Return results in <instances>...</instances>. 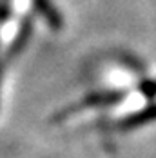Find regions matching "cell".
<instances>
[{
    "label": "cell",
    "instance_id": "obj_1",
    "mask_svg": "<svg viewBox=\"0 0 156 158\" xmlns=\"http://www.w3.org/2000/svg\"><path fill=\"white\" fill-rule=\"evenodd\" d=\"M125 93L124 91H98V93H91V95L84 96L78 104L64 109L60 113V116H67L71 113H76V111H84V109H91V107H107V106H113L120 100H124Z\"/></svg>",
    "mask_w": 156,
    "mask_h": 158
},
{
    "label": "cell",
    "instance_id": "obj_2",
    "mask_svg": "<svg viewBox=\"0 0 156 158\" xmlns=\"http://www.w3.org/2000/svg\"><path fill=\"white\" fill-rule=\"evenodd\" d=\"M33 6L38 11V15L47 22V26L51 29H62L64 18L60 15V11L53 6L51 0H33Z\"/></svg>",
    "mask_w": 156,
    "mask_h": 158
},
{
    "label": "cell",
    "instance_id": "obj_3",
    "mask_svg": "<svg viewBox=\"0 0 156 158\" xmlns=\"http://www.w3.org/2000/svg\"><path fill=\"white\" fill-rule=\"evenodd\" d=\"M31 33H33V20L29 16H26V18L22 20L20 27H18V33H16V36L13 38L11 46L7 48V56H9V58H11V56H16L18 53H22V49L27 46V42H29V38H31Z\"/></svg>",
    "mask_w": 156,
    "mask_h": 158
},
{
    "label": "cell",
    "instance_id": "obj_4",
    "mask_svg": "<svg viewBox=\"0 0 156 158\" xmlns=\"http://www.w3.org/2000/svg\"><path fill=\"white\" fill-rule=\"evenodd\" d=\"M153 120H156V104L147 106L145 109H140L136 113H133V114H129V116H125L118 124V127L120 129H134V127L143 126V124L153 122Z\"/></svg>",
    "mask_w": 156,
    "mask_h": 158
},
{
    "label": "cell",
    "instance_id": "obj_5",
    "mask_svg": "<svg viewBox=\"0 0 156 158\" xmlns=\"http://www.w3.org/2000/svg\"><path fill=\"white\" fill-rule=\"evenodd\" d=\"M140 89H142V93H143L145 96H154L156 95V84L154 82L145 80V82L140 85Z\"/></svg>",
    "mask_w": 156,
    "mask_h": 158
},
{
    "label": "cell",
    "instance_id": "obj_6",
    "mask_svg": "<svg viewBox=\"0 0 156 158\" xmlns=\"http://www.w3.org/2000/svg\"><path fill=\"white\" fill-rule=\"evenodd\" d=\"M9 13H11V9H9L7 0H2V2H0V24H4V22L9 18Z\"/></svg>",
    "mask_w": 156,
    "mask_h": 158
},
{
    "label": "cell",
    "instance_id": "obj_7",
    "mask_svg": "<svg viewBox=\"0 0 156 158\" xmlns=\"http://www.w3.org/2000/svg\"><path fill=\"white\" fill-rule=\"evenodd\" d=\"M0 82H2V64H0Z\"/></svg>",
    "mask_w": 156,
    "mask_h": 158
}]
</instances>
